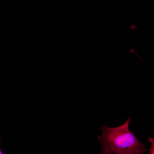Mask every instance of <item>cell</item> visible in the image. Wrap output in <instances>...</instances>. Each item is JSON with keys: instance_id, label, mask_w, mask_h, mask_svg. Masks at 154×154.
I'll return each mask as SVG.
<instances>
[{"instance_id": "1", "label": "cell", "mask_w": 154, "mask_h": 154, "mask_svg": "<svg viewBox=\"0 0 154 154\" xmlns=\"http://www.w3.org/2000/svg\"><path fill=\"white\" fill-rule=\"evenodd\" d=\"M129 117L122 125L114 127L105 125L101 127L102 134L98 137L102 147V150L112 153L125 151L145 147L129 128Z\"/></svg>"}, {"instance_id": "2", "label": "cell", "mask_w": 154, "mask_h": 154, "mask_svg": "<svg viewBox=\"0 0 154 154\" xmlns=\"http://www.w3.org/2000/svg\"><path fill=\"white\" fill-rule=\"evenodd\" d=\"M147 150V149L145 147L139 149L112 153V154H144Z\"/></svg>"}, {"instance_id": "3", "label": "cell", "mask_w": 154, "mask_h": 154, "mask_svg": "<svg viewBox=\"0 0 154 154\" xmlns=\"http://www.w3.org/2000/svg\"><path fill=\"white\" fill-rule=\"evenodd\" d=\"M149 141L151 143V147L149 150L151 154H154V141L153 139L151 137L148 139Z\"/></svg>"}, {"instance_id": "4", "label": "cell", "mask_w": 154, "mask_h": 154, "mask_svg": "<svg viewBox=\"0 0 154 154\" xmlns=\"http://www.w3.org/2000/svg\"><path fill=\"white\" fill-rule=\"evenodd\" d=\"M100 154H112V152L110 151L101 150V153Z\"/></svg>"}, {"instance_id": "5", "label": "cell", "mask_w": 154, "mask_h": 154, "mask_svg": "<svg viewBox=\"0 0 154 154\" xmlns=\"http://www.w3.org/2000/svg\"><path fill=\"white\" fill-rule=\"evenodd\" d=\"M131 29L132 30H134L135 29H137V28L135 25H132L131 27Z\"/></svg>"}, {"instance_id": "6", "label": "cell", "mask_w": 154, "mask_h": 154, "mask_svg": "<svg viewBox=\"0 0 154 154\" xmlns=\"http://www.w3.org/2000/svg\"><path fill=\"white\" fill-rule=\"evenodd\" d=\"M130 51L131 53H133V52H135V51L134 49H133V48H132L130 49Z\"/></svg>"}, {"instance_id": "7", "label": "cell", "mask_w": 154, "mask_h": 154, "mask_svg": "<svg viewBox=\"0 0 154 154\" xmlns=\"http://www.w3.org/2000/svg\"><path fill=\"white\" fill-rule=\"evenodd\" d=\"M1 141V139L0 138V143ZM0 154H3L1 151L0 149Z\"/></svg>"}]
</instances>
